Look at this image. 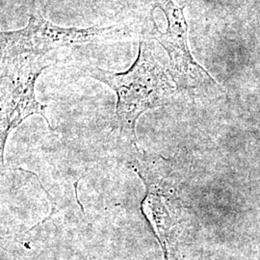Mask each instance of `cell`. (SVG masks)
<instances>
[{
  "instance_id": "obj_4",
  "label": "cell",
  "mask_w": 260,
  "mask_h": 260,
  "mask_svg": "<svg viewBox=\"0 0 260 260\" xmlns=\"http://www.w3.org/2000/svg\"><path fill=\"white\" fill-rule=\"evenodd\" d=\"M154 8L161 10L168 21L166 32H161L153 19L151 11L150 36L163 47L170 58L169 73L180 90H204L215 83L205 69L196 62L187 42L188 24L184 7L173 0H154Z\"/></svg>"
},
{
  "instance_id": "obj_2",
  "label": "cell",
  "mask_w": 260,
  "mask_h": 260,
  "mask_svg": "<svg viewBox=\"0 0 260 260\" xmlns=\"http://www.w3.org/2000/svg\"><path fill=\"white\" fill-rule=\"evenodd\" d=\"M136 27L132 24L87 28L62 27L45 19L40 14H32L27 25L16 31H2L1 58L31 56L45 58L60 48L76 45L113 43L134 39Z\"/></svg>"
},
{
  "instance_id": "obj_3",
  "label": "cell",
  "mask_w": 260,
  "mask_h": 260,
  "mask_svg": "<svg viewBox=\"0 0 260 260\" xmlns=\"http://www.w3.org/2000/svg\"><path fill=\"white\" fill-rule=\"evenodd\" d=\"M51 65L49 59L31 56L1 58V121L0 143L1 162H4V149L11 132L33 115L45 119L47 105L38 102L35 85L38 77Z\"/></svg>"
},
{
  "instance_id": "obj_1",
  "label": "cell",
  "mask_w": 260,
  "mask_h": 260,
  "mask_svg": "<svg viewBox=\"0 0 260 260\" xmlns=\"http://www.w3.org/2000/svg\"><path fill=\"white\" fill-rule=\"evenodd\" d=\"M86 76L109 86L118 96L116 116L120 134L137 147V121L149 110L167 103L174 87L156 61L148 41L141 39L138 57L128 71L112 73L94 66H78Z\"/></svg>"
}]
</instances>
